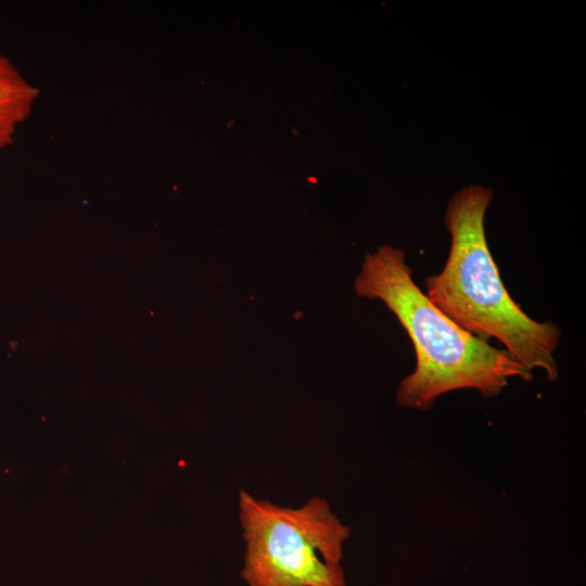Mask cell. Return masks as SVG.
<instances>
[{
	"label": "cell",
	"instance_id": "cell-1",
	"mask_svg": "<svg viewBox=\"0 0 586 586\" xmlns=\"http://www.w3.org/2000/svg\"><path fill=\"white\" fill-rule=\"evenodd\" d=\"M354 288L358 296L382 301L412 342L416 368L397 388L400 407L426 411L441 395L464 388L491 398L509 379L532 380V371L505 348L461 329L431 303L403 250L382 245L367 254Z\"/></svg>",
	"mask_w": 586,
	"mask_h": 586
},
{
	"label": "cell",
	"instance_id": "cell-2",
	"mask_svg": "<svg viewBox=\"0 0 586 586\" xmlns=\"http://www.w3.org/2000/svg\"><path fill=\"white\" fill-rule=\"evenodd\" d=\"M491 189L470 184L449 200L444 215L450 247L443 270L425 279L431 303L461 329L489 342L498 340L527 370L559 377L555 352L561 336L551 321L528 317L500 279L485 234Z\"/></svg>",
	"mask_w": 586,
	"mask_h": 586
},
{
	"label": "cell",
	"instance_id": "cell-3",
	"mask_svg": "<svg viewBox=\"0 0 586 586\" xmlns=\"http://www.w3.org/2000/svg\"><path fill=\"white\" fill-rule=\"evenodd\" d=\"M247 586H346L341 566L351 528L316 495L300 508L239 494Z\"/></svg>",
	"mask_w": 586,
	"mask_h": 586
},
{
	"label": "cell",
	"instance_id": "cell-4",
	"mask_svg": "<svg viewBox=\"0 0 586 586\" xmlns=\"http://www.w3.org/2000/svg\"><path fill=\"white\" fill-rule=\"evenodd\" d=\"M36 97L37 90L0 50V150L13 142Z\"/></svg>",
	"mask_w": 586,
	"mask_h": 586
}]
</instances>
